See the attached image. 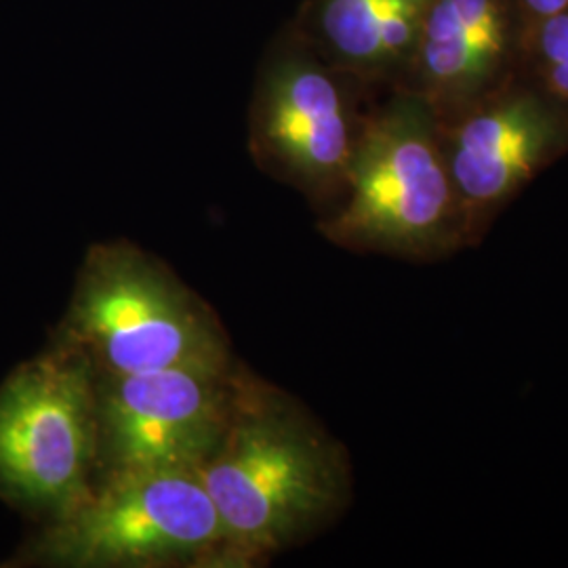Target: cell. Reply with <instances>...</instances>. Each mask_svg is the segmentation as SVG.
<instances>
[{
	"mask_svg": "<svg viewBox=\"0 0 568 568\" xmlns=\"http://www.w3.org/2000/svg\"><path fill=\"white\" fill-rule=\"evenodd\" d=\"M224 527L232 568L260 567L347 508L352 466L295 396L239 361L222 440L196 469Z\"/></svg>",
	"mask_w": 568,
	"mask_h": 568,
	"instance_id": "cell-1",
	"label": "cell"
},
{
	"mask_svg": "<svg viewBox=\"0 0 568 568\" xmlns=\"http://www.w3.org/2000/svg\"><path fill=\"white\" fill-rule=\"evenodd\" d=\"M352 253L436 262L467 246L440 122L424 98L389 89L373 103L344 199L318 220Z\"/></svg>",
	"mask_w": 568,
	"mask_h": 568,
	"instance_id": "cell-2",
	"label": "cell"
},
{
	"mask_svg": "<svg viewBox=\"0 0 568 568\" xmlns=\"http://www.w3.org/2000/svg\"><path fill=\"white\" fill-rule=\"evenodd\" d=\"M51 342L79 352L95 377L236 361L213 305L122 239L89 246Z\"/></svg>",
	"mask_w": 568,
	"mask_h": 568,
	"instance_id": "cell-3",
	"label": "cell"
},
{
	"mask_svg": "<svg viewBox=\"0 0 568 568\" xmlns=\"http://www.w3.org/2000/svg\"><path fill=\"white\" fill-rule=\"evenodd\" d=\"M18 568H232L222 520L194 469L95 476L4 562Z\"/></svg>",
	"mask_w": 568,
	"mask_h": 568,
	"instance_id": "cell-4",
	"label": "cell"
},
{
	"mask_svg": "<svg viewBox=\"0 0 568 568\" xmlns=\"http://www.w3.org/2000/svg\"><path fill=\"white\" fill-rule=\"evenodd\" d=\"M379 91L325 60L288 23L267 47L248 108L260 171L321 215L344 199L349 166Z\"/></svg>",
	"mask_w": 568,
	"mask_h": 568,
	"instance_id": "cell-5",
	"label": "cell"
},
{
	"mask_svg": "<svg viewBox=\"0 0 568 568\" xmlns=\"http://www.w3.org/2000/svg\"><path fill=\"white\" fill-rule=\"evenodd\" d=\"M98 464L95 373L49 342L0 382V501L39 525L81 499Z\"/></svg>",
	"mask_w": 568,
	"mask_h": 568,
	"instance_id": "cell-6",
	"label": "cell"
},
{
	"mask_svg": "<svg viewBox=\"0 0 568 568\" xmlns=\"http://www.w3.org/2000/svg\"><path fill=\"white\" fill-rule=\"evenodd\" d=\"M239 361L95 377L100 464L119 469H199L222 440Z\"/></svg>",
	"mask_w": 568,
	"mask_h": 568,
	"instance_id": "cell-7",
	"label": "cell"
},
{
	"mask_svg": "<svg viewBox=\"0 0 568 568\" xmlns=\"http://www.w3.org/2000/svg\"><path fill=\"white\" fill-rule=\"evenodd\" d=\"M438 122L466 244L568 152L567 114L520 72Z\"/></svg>",
	"mask_w": 568,
	"mask_h": 568,
	"instance_id": "cell-8",
	"label": "cell"
},
{
	"mask_svg": "<svg viewBox=\"0 0 568 568\" xmlns=\"http://www.w3.org/2000/svg\"><path fill=\"white\" fill-rule=\"evenodd\" d=\"M527 26L516 0H434L396 89L448 119L520 72Z\"/></svg>",
	"mask_w": 568,
	"mask_h": 568,
	"instance_id": "cell-9",
	"label": "cell"
},
{
	"mask_svg": "<svg viewBox=\"0 0 568 568\" xmlns=\"http://www.w3.org/2000/svg\"><path fill=\"white\" fill-rule=\"evenodd\" d=\"M434 0H305L291 26L371 89H396Z\"/></svg>",
	"mask_w": 568,
	"mask_h": 568,
	"instance_id": "cell-10",
	"label": "cell"
},
{
	"mask_svg": "<svg viewBox=\"0 0 568 568\" xmlns=\"http://www.w3.org/2000/svg\"><path fill=\"white\" fill-rule=\"evenodd\" d=\"M520 74L568 116V7L548 18L528 21Z\"/></svg>",
	"mask_w": 568,
	"mask_h": 568,
	"instance_id": "cell-11",
	"label": "cell"
},
{
	"mask_svg": "<svg viewBox=\"0 0 568 568\" xmlns=\"http://www.w3.org/2000/svg\"><path fill=\"white\" fill-rule=\"evenodd\" d=\"M516 2L525 11L528 21L548 18L568 7V0H516Z\"/></svg>",
	"mask_w": 568,
	"mask_h": 568,
	"instance_id": "cell-12",
	"label": "cell"
}]
</instances>
